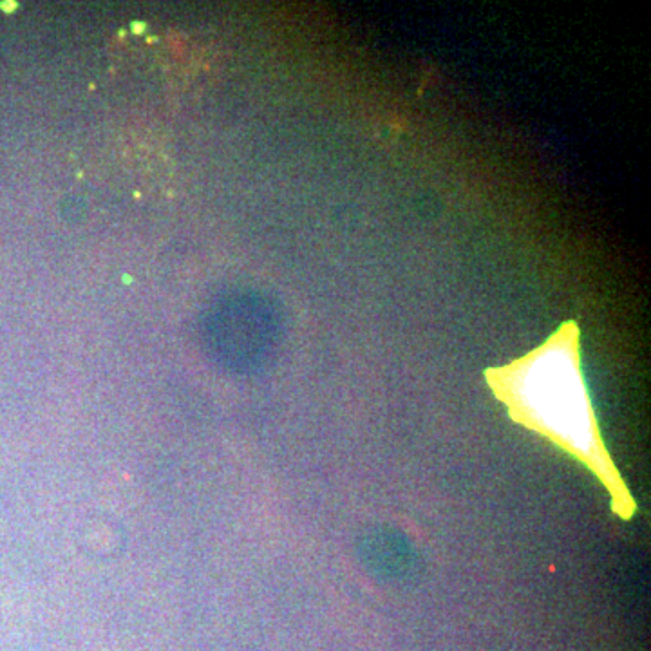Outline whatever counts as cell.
<instances>
[{
  "mask_svg": "<svg viewBox=\"0 0 651 651\" xmlns=\"http://www.w3.org/2000/svg\"><path fill=\"white\" fill-rule=\"evenodd\" d=\"M492 395L516 424L527 427L583 463L623 521L637 514V501L604 445L581 366V330L563 322L536 350L507 366L485 369Z\"/></svg>",
  "mask_w": 651,
  "mask_h": 651,
  "instance_id": "6da1fadb",
  "label": "cell"
}]
</instances>
